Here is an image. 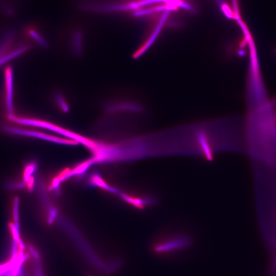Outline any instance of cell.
Masks as SVG:
<instances>
[{
    "label": "cell",
    "instance_id": "obj_1",
    "mask_svg": "<svg viewBox=\"0 0 276 276\" xmlns=\"http://www.w3.org/2000/svg\"><path fill=\"white\" fill-rule=\"evenodd\" d=\"M169 239L156 245L155 250L159 252H168V251L185 247L189 243L188 239L183 237H173Z\"/></svg>",
    "mask_w": 276,
    "mask_h": 276
}]
</instances>
